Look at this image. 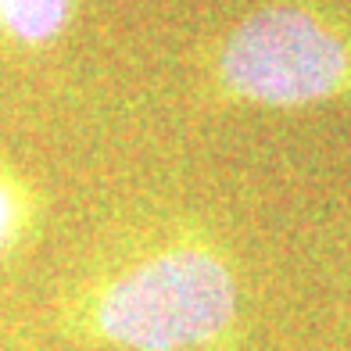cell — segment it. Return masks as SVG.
<instances>
[{"label":"cell","mask_w":351,"mask_h":351,"mask_svg":"<svg viewBox=\"0 0 351 351\" xmlns=\"http://www.w3.org/2000/svg\"><path fill=\"white\" fill-rule=\"evenodd\" d=\"M75 0H0V33L22 47H43L65 33Z\"/></svg>","instance_id":"cell-3"},{"label":"cell","mask_w":351,"mask_h":351,"mask_svg":"<svg viewBox=\"0 0 351 351\" xmlns=\"http://www.w3.org/2000/svg\"><path fill=\"white\" fill-rule=\"evenodd\" d=\"M241 319L226 251L169 233L83 273L54 305L61 341L101 351H222Z\"/></svg>","instance_id":"cell-1"},{"label":"cell","mask_w":351,"mask_h":351,"mask_svg":"<svg viewBox=\"0 0 351 351\" xmlns=\"http://www.w3.org/2000/svg\"><path fill=\"white\" fill-rule=\"evenodd\" d=\"M36 215H40V201L33 186L19 172L0 165V262L29 241V233L36 230Z\"/></svg>","instance_id":"cell-4"},{"label":"cell","mask_w":351,"mask_h":351,"mask_svg":"<svg viewBox=\"0 0 351 351\" xmlns=\"http://www.w3.org/2000/svg\"><path fill=\"white\" fill-rule=\"evenodd\" d=\"M208 83L219 101L312 108L351 97V22L305 4H269L219 40Z\"/></svg>","instance_id":"cell-2"}]
</instances>
